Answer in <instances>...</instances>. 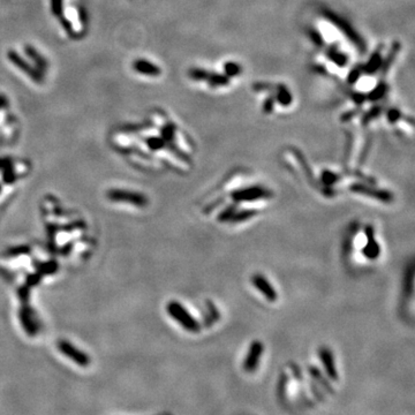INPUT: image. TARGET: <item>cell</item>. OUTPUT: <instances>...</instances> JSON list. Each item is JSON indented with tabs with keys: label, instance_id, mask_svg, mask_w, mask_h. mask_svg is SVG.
I'll list each match as a JSON object with an SVG mask.
<instances>
[{
	"label": "cell",
	"instance_id": "obj_6",
	"mask_svg": "<svg viewBox=\"0 0 415 415\" xmlns=\"http://www.w3.org/2000/svg\"><path fill=\"white\" fill-rule=\"evenodd\" d=\"M318 356L321 359V362L324 366L326 375L329 376V378L332 381H337L338 379V373L337 368H336L335 363V357L332 352L329 350L328 347H321L318 350Z\"/></svg>",
	"mask_w": 415,
	"mask_h": 415
},
{
	"label": "cell",
	"instance_id": "obj_13",
	"mask_svg": "<svg viewBox=\"0 0 415 415\" xmlns=\"http://www.w3.org/2000/svg\"><path fill=\"white\" fill-rule=\"evenodd\" d=\"M322 176H323L322 177L323 181H324L325 183H328V185H331V183H334L336 180H338V177H336L335 173L329 172V171H325V172L323 173Z\"/></svg>",
	"mask_w": 415,
	"mask_h": 415
},
{
	"label": "cell",
	"instance_id": "obj_9",
	"mask_svg": "<svg viewBox=\"0 0 415 415\" xmlns=\"http://www.w3.org/2000/svg\"><path fill=\"white\" fill-rule=\"evenodd\" d=\"M256 215L255 210H243V211H237L236 214L233 215V217L231 218V220L233 221V223H237V221H242L246 219H249V218L254 217Z\"/></svg>",
	"mask_w": 415,
	"mask_h": 415
},
{
	"label": "cell",
	"instance_id": "obj_8",
	"mask_svg": "<svg viewBox=\"0 0 415 415\" xmlns=\"http://www.w3.org/2000/svg\"><path fill=\"white\" fill-rule=\"evenodd\" d=\"M366 236H367V245L363 248V254L364 256L370 259H375L377 256L381 253V248L379 245L376 242L375 237H374V230L372 226H368L366 229Z\"/></svg>",
	"mask_w": 415,
	"mask_h": 415
},
{
	"label": "cell",
	"instance_id": "obj_5",
	"mask_svg": "<svg viewBox=\"0 0 415 415\" xmlns=\"http://www.w3.org/2000/svg\"><path fill=\"white\" fill-rule=\"evenodd\" d=\"M253 285H254L256 290H258L259 292H261L264 297L269 301H271V302H274V301L277 300L278 294L276 292V290L274 287H272V285L270 281H269L267 278L264 277L263 275L256 274L253 276L252 278Z\"/></svg>",
	"mask_w": 415,
	"mask_h": 415
},
{
	"label": "cell",
	"instance_id": "obj_10",
	"mask_svg": "<svg viewBox=\"0 0 415 415\" xmlns=\"http://www.w3.org/2000/svg\"><path fill=\"white\" fill-rule=\"evenodd\" d=\"M134 68L136 69V71L138 72H141V73H147V71H148V73L149 74H150V73H158V69L155 67V66H153L150 64V62H147V61H136L135 64H134Z\"/></svg>",
	"mask_w": 415,
	"mask_h": 415
},
{
	"label": "cell",
	"instance_id": "obj_4",
	"mask_svg": "<svg viewBox=\"0 0 415 415\" xmlns=\"http://www.w3.org/2000/svg\"><path fill=\"white\" fill-rule=\"evenodd\" d=\"M58 346L61 353H64L66 356H68L69 359L74 361L75 363H78L79 366L87 367L90 363V359L87 354L82 353L77 347H74L67 341H61V343H59Z\"/></svg>",
	"mask_w": 415,
	"mask_h": 415
},
{
	"label": "cell",
	"instance_id": "obj_11",
	"mask_svg": "<svg viewBox=\"0 0 415 415\" xmlns=\"http://www.w3.org/2000/svg\"><path fill=\"white\" fill-rule=\"evenodd\" d=\"M236 212H237L236 205H229V207L225 209V210L220 212V215L218 216V220H219L220 223L221 221H223V223H225V221H230L231 218L233 217V215L236 214Z\"/></svg>",
	"mask_w": 415,
	"mask_h": 415
},
{
	"label": "cell",
	"instance_id": "obj_3",
	"mask_svg": "<svg viewBox=\"0 0 415 415\" xmlns=\"http://www.w3.org/2000/svg\"><path fill=\"white\" fill-rule=\"evenodd\" d=\"M264 346L259 340H254L249 346L248 353L243 361V369L246 373H254L257 369L259 361H261Z\"/></svg>",
	"mask_w": 415,
	"mask_h": 415
},
{
	"label": "cell",
	"instance_id": "obj_7",
	"mask_svg": "<svg viewBox=\"0 0 415 415\" xmlns=\"http://www.w3.org/2000/svg\"><path fill=\"white\" fill-rule=\"evenodd\" d=\"M351 189L356 193H361V194L372 196V198H374L381 199V201L383 202H390L392 198H394V196H392V194L390 192L373 188V187L362 185V183H356V185L351 187Z\"/></svg>",
	"mask_w": 415,
	"mask_h": 415
},
{
	"label": "cell",
	"instance_id": "obj_12",
	"mask_svg": "<svg viewBox=\"0 0 415 415\" xmlns=\"http://www.w3.org/2000/svg\"><path fill=\"white\" fill-rule=\"evenodd\" d=\"M309 373H310V375H312V376L314 377V378L316 379V381L321 383V384H322L323 386H324V388H325L326 390H329V391L332 392V390L330 389V385H329L328 381H325V379H323V378H322L321 373H319V370H318L317 368H316V367H310V368H309Z\"/></svg>",
	"mask_w": 415,
	"mask_h": 415
},
{
	"label": "cell",
	"instance_id": "obj_1",
	"mask_svg": "<svg viewBox=\"0 0 415 415\" xmlns=\"http://www.w3.org/2000/svg\"><path fill=\"white\" fill-rule=\"evenodd\" d=\"M167 312H169L171 317H173L177 322H179V324L189 332L198 334V332L201 330L199 323L193 317L188 310L183 308L181 303L177 302V301H172V302H170L169 306H167Z\"/></svg>",
	"mask_w": 415,
	"mask_h": 415
},
{
	"label": "cell",
	"instance_id": "obj_2",
	"mask_svg": "<svg viewBox=\"0 0 415 415\" xmlns=\"http://www.w3.org/2000/svg\"><path fill=\"white\" fill-rule=\"evenodd\" d=\"M232 198L234 202H248L256 201V199L269 198L272 196V193L269 189L261 186L247 187V188L237 189L232 193Z\"/></svg>",
	"mask_w": 415,
	"mask_h": 415
},
{
	"label": "cell",
	"instance_id": "obj_14",
	"mask_svg": "<svg viewBox=\"0 0 415 415\" xmlns=\"http://www.w3.org/2000/svg\"><path fill=\"white\" fill-rule=\"evenodd\" d=\"M160 415H171V414H169V413H164V414H160Z\"/></svg>",
	"mask_w": 415,
	"mask_h": 415
}]
</instances>
